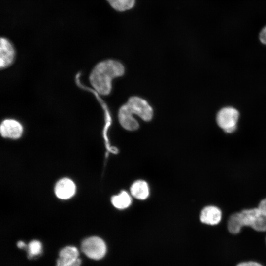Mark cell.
<instances>
[{"instance_id": "cell-16", "label": "cell", "mask_w": 266, "mask_h": 266, "mask_svg": "<svg viewBox=\"0 0 266 266\" xmlns=\"http://www.w3.org/2000/svg\"><path fill=\"white\" fill-rule=\"evenodd\" d=\"M258 208L262 214L266 216V198L261 201Z\"/></svg>"}, {"instance_id": "cell-18", "label": "cell", "mask_w": 266, "mask_h": 266, "mask_svg": "<svg viewBox=\"0 0 266 266\" xmlns=\"http://www.w3.org/2000/svg\"><path fill=\"white\" fill-rule=\"evenodd\" d=\"M17 245L18 248L21 249L25 248L26 247V244L22 241H18L17 243Z\"/></svg>"}, {"instance_id": "cell-15", "label": "cell", "mask_w": 266, "mask_h": 266, "mask_svg": "<svg viewBox=\"0 0 266 266\" xmlns=\"http://www.w3.org/2000/svg\"><path fill=\"white\" fill-rule=\"evenodd\" d=\"M259 39L262 43L266 45V26L261 31L259 34Z\"/></svg>"}, {"instance_id": "cell-8", "label": "cell", "mask_w": 266, "mask_h": 266, "mask_svg": "<svg viewBox=\"0 0 266 266\" xmlns=\"http://www.w3.org/2000/svg\"><path fill=\"white\" fill-rule=\"evenodd\" d=\"M75 185L70 179L65 178L60 180L56 184L55 192L57 197L62 200L71 198L75 194Z\"/></svg>"}, {"instance_id": "cell-12", "label": "cell", "mask_w": 266, "mask_h": 266, "mask_svg": "<svg viewBox=\"0 0 266 266\" xmlns=\"http://www.w3.org/2000/svg\"><path fill=\"white\" fill-rule=\"evenodd\" d=\"M131 198L129 194L124 191L111 198V202L113 206L120 209L129 207L131 203Z\"/></svg>"}, {"instance_id": "cell-9", "label": "cell", "mask_w": 266, "mask_h": 266, "mask_svg": "<svg viewBox=\"0 0 266 266\" xmlns=\"http://www.w3.org/2000/svg\"><path fill=\"white\" fill-rule=\"evenodd\" d=\"M78 258L79 252L75 247H65L60 251L56 266H71Z\"/></svg>"}, {"instance_id": "cell-6", "label": "cell", "mask_w": 266, "mask_h": 266, "mask_svg": "<svg viewBox=\"0 0 266 266\" xmlns=\"http://www.w3.org/2000/svg\"><path fill=\"white\" fill-rule=\"evenodd\" d=\"M23 130L21 124L13 119L5 120L0 125V133L3 137L18 138L22 135Z\"/></svg>"}, {"instance_id": "cell-14", "label": "cell", "mask_w": 266, "mask_h": 266, "mask_svg": "<svg viewBox=\"0 0 266 266\" xmlns=\"http://www.w3.org/2000/svg\"><path fill=\"white\" fill-rule=\"evenodd\" d=\"M41 251L42 244L38 240H32L28 245L27 252L29 258L38 256L41 253Z\"/></svg>"}, {"instance_id": "cell-3", "label": "cell", "mask_w": 266, "mask_h": 266, "mask_svg": "<svg viewBox=\"0 0 266 266\" xmlns=\"http://www.w3.org/2000/svg\"><path fill=\"white\" fill-rule=\"evenodd\" d=\"M243 226H249L259 232L266 231V216L258 208L244 209L230 216L227 223L230 233L237 234Z\"/></svg>"}, {"instance_id": "cell-13", "label": "cell", "mask_w": 266, "mask_h": 266, "mask_svg": "<svg viewBox=\"0 0 266 266\" xmlns=\"http://www.w3.org/2000/svg\"><path fill=\"white\" fill-rule=\"evenodd\" d=\"M110 6L118 11H124L132 8L135 0H106Z\"/></svg>"}, {"instance_id": "cell-2", "label": "cell", "mask_w": 266, "mask_h": 266, "mask_svg": "<svg viewBox=\"0 0 266 266\" xmlns=\"http://www.w3.org/2000/svg\"><path fill=\"white\" fill-rule=\"evenodd\" d=\"M153 113L152 108L145 100L138 97H132L120 108L119 121L124 129L134 131L139 128V124L132 114H135L144 121H149L152 119Z\"/></svg>"}, {"instance_id": "cell-4", "label": "cell", "mask_w": 266, "mask_h": 266, "mask_svg": "<svg viewBox=\"0 0 266 266\" xmlns=\"http://www.w3.org/2000/svg\"><path fill=\"white\" fill-rule=\"evenodd\" d=\"M239 117L238 110L231 106L225 107L217 113L216 122L218 126L227 133H232L236 129Z\"/></svg>"}, {"instance_id": "cell-17", "label": "cell", "mask_w": 266, "mask_h": 266, "mask_svg": "<svg viewBox=\"0 0 266 266\" xmlns=\"http://www.w3.org/2000/svg\"><path fill=\"white\" fill-rule=\"evenodd\" d=\"M236 266H263L261 264L254 261L244 262L238 264Z\"/></svg>"}, {"instance_id": "cell-10", "label": "cell", "mask_w": 266, "mask_h": 266, "mask_svg": "<svg viewBox=\"0 0 266 266\" xmlns=\"http://www.w3.org/2000/svg\"><path fill=\"white\" fill-rule=\"evenodd\" d=\"M222 218V212L217 207L207 206L201 211L200 221L206 224L215 225L219 224Z\"/></svg>"}, {"instance_id": "cell-1", "label": "cell", "mask_w": 266, "mask_h": 266, "mask_svg": "<svg viewBox=\"0 0 266 266\" xmlns=\"http://www.w3.org/2000/svg\"><path fill=\"white\" fill-rule=\"evenodd\" d=\"M124 72V67L119 62L105 60L95 66L89 79L92 86L99 94L107 95L111 91L112 79L122 76Z\"/></svg>"}, {"instance_id": "cell-7", "label": "cell", "mask_w": 266, "mask_h": 266, "mask_svg": "<svg viewBox=\"0 0 266 266\" xmlns=\"http://www.w3.org/2000/svg\"><path fill=\"white\" fill-rule=\"evenodd\" d=\"M15 57V50L10 42L4 37L0 40V67L1 69L9 66Z\"/></svg>"}, {"instance_id": "cell-5", "label": "cell", "mask_w": 266, "mask_h": 266, "mask_svg": "<svg viewBox=\"0 0 266 266\" xmlns=\"http://www.w3.org/2000/svg\"><path fill=\"white\" fill-rule=\"evenodd\" d=\"M81 249L89 258L100 260L105 256L106 246L101 238L97 236H92L82 241Z\"/></svg>"}, {"instance_id": "cell-11", "label": "cell", "mask_w": 266, "mask_h": 266, "mask_svg": "<svg viewBox=\"0 0 266 266\" xmlns=\"http://www.w3.org/2000/svg\"><path fill=\"white\" fill-rule=\"evenodd\" d=\"M132 195L139 200H145L149 196V191L147 183L143 180L134 182L131 187Z\"/></svg>"}]
</instances>
